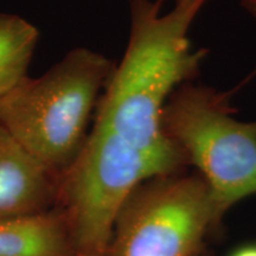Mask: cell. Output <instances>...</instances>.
Returning <instances> with one entry per match:
<instances>
[{
  "instance_id": "1",
  "label": "cell",
  "mask_w": 256,
  "mask_h": 256,
  "mask_svg": "<svg viewBox=\"0 0 256 256\" xmlns=\"http://www.w3.org/2000/svg\"><path fill=\"white\" fill-rule=\"evenodd\" d=\"M206 2L162 14V0H130L126 51L106 83L94 126L153 154L174 148L162 130V110L172 92L197 75L206 56L192 49L188 31Z\"/></svg>"
},
{
  "instance_id": "2",
  "label": "cell",
  "mask_w": 256,
  "mask_h": 256,
  "mask_svg": "<svg viewBox=\"0 0 256 256\" xmlns=\"http://www.w3.org/2000/svg\"><path fill=\"white\" fill-rule=\"evenodd\" d=\"M114 70L100 52L76 48L38 76H25L0 98V126L51 174L78 154L98 92Z\"/></svg>"
},
{
  "instance_id": "3",
  "label": "cell",
  "mask_w": 256,
  "mask_h": 256,
  "mask_svg": "<svg viewBox=\"0 0 256 256\" xmlns=\"http://www.w3.org/2000/svg\"><path fill=\"white\" fill-rule=\"evenodd\" d=\"M177 164L124 145L94 127L56 177V198L74 256H107L121 208L144 182L180 172Z\"/></svg>"
},
{
  "instance_id": "4",
  "label": "cell",
  "mask_w": 256,
  "mask_h": 256,
  "mask_svg": "<svg viewBox=\"0 0 256 256\" xmlns=\"http://www.w3.org/2000/svg\"><path fill=\"white\" fill-rule=\"evenodd\" d=\"M228 94L183 83L162 110V130L209 186L218 218L256 194V121L232 116Z\"/></svg>"
},
{
  "instance_id": "5",
  "label": "cell",
  "mask_w": 256,
  "mask_h": 256,
  "mask_svg": "<svg viewBox=\"0 0 256 256\" xmlns=\"http://www.w3.org/2000/svg\"><path fill=\"white\" fill-rule=\"evenodd\" d=\"M220 220L200 174L152 178L121 208L107 256H194L208 230Z\"/></svg>"
},
{
  "instance_id": "6",
  "label": "cell",
  "mask_w": 256,
  "mask_h": 256,
  "mask_svg": "<svg viewBox=\"0 0 256 256\" xmlns=\"http://www.w3.org/2000/svg\"><path fill=\"white\" fill-rule=\"evenodd\" d=\"M56 176L0 126V218L46 211Z\"/></svg>"
},
{
  "instance_id": "7",
  "label": "cell",
  "mask_w": 256,
  "mask_h": 256,
  "mask_svg": "<svg viewBox=\"0 0 256 256\" xmlns=\"http://www.w3.org/2000/svg\"><path fill=\"white\" fill-rule=\"evenodd\" d=\"M0 256H74L60 211L0 218Z\"/></svg>"
},
{
  "instance_id": "8",
  "label": "cell",
  "mask_w": 256,
  "mask_h": 256,
  "mask_svg": "<svg viewBox=\"0 0 256 256\" xmlns=\"http://www.w3.org/2000/svg\"><path fill=\"white\" fill-rule=\"evenodd\" d=\"M40 32L25 19L0 14V98L28 76Z\"/></svg>"
},
{
  "instance_id": "9",
  "label": "cell",
  "mask_w": 256,
  "mask_h": 256,
  "mask_svg": "<svg viewBox=\"0 0 256 256\" xmlns=\"http://www.w3.org/2000/svg\"><path fill=\"white\" fill-rule=\"evenodd\" d=\"M230 256H256V244L244 246L236 249Z\"/></svg>"
},
{
  "instance_id": "10",
  "label": "cell",
  "mask_w": 256,
  "mask_h": 256,
  "mask_svg": "<svg viewBox=\"0 0 256 256\" xmlns=\"http://www.w3.org/2000/svg\"><path fill=\"white\" fill-rule=\"evenodd\" d=\"M240 4L249 14L256 18V0H240Z\"/></svg>"
},
{
  "instance_id": "11",
  "label": "cell",
  "mask_w": 256,
  "mask_h": 256,
  "mask_svg": "<svg viewBox=\"0 0 256 256\" xmlns=\"http://www.w3.org/2000/svg\"><path fill=\"white\" fill-rule=\"evenodd\" d=\"M194 2V0H174L176 5H178V6L186 5V4H188V2Z\"/></svg>"
},
{
  "instance_id": "12",
  "label": "cell",
  "mask_w": 256,
  "mask_h": 256,
  "mask_svg": "<svg viewBox=\"0 0 256 256\" xmlns=\"http://www.w3.org/2000/svg\"><path fill=\"white\" fill-rule=\"evenodd\" d=\"M194 256H200V255H198V254H197V255H194Z\"/></svg>"
}]
</instances>
